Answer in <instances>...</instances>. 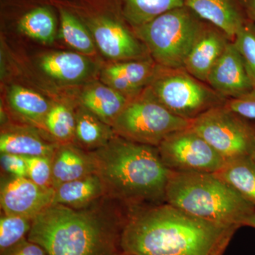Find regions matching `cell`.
Returning <instances> with one entry per match:
<instances>
[{
	"instance_id": "cell-1",
	"label": "cell",
	"mask_w": 255,
	"mask_h": 255,
	"mask_svg": "<svg viewBox=\"0 0 255 255\" xmlns=\"http://www.w3.org/2000/svg\"><path fill=\"white\" fill-rule=\"evenodd\" d=\"M237 226L199 219L164 203L130 210L121 251L131 255H223Z\"/></svg>"
},
{
	"instance_id": "cell-2",
	"label": "cell",
	"mask_w": 255,
	"mask_h": 255,
	"mask_svg": "<svg viewBox=\"0 0 255 255\" xmlns=\"http://www.w3.org/2000/svg\"><path fill=\"white\" fill-rule=\"evenodd\" d=\"M130 211L107 196L78 209L52 204L33 219L27 238L48 255H118Z\"/></svg>"
},
{
	"instance_id": "cell-3",
	"label": "cell",
	"mask_w": 255,
	"mask_h": 255,
	"mask_svg": "<svg viewBox=\"0 0 255 255\" xmlns=\"http://www.w3.org/2000/svg\"><path fill=\"white\" fill-rule=\"evenodd\" d=\"M90 152L107 197L131 210L166 203L171 172L157 147L116 135L108 144Z\"/></svg>"
},
{
	"instance_id": "cell-4",
	"label": "cell",
	"mask_w": 255,
	"mask_h": 255,
	"mask_svg": "<svg viewBox=\"0 0 255 255\" xmlns=\"http://www.w3.org/2000/svg\"><path fill=\"white\" fill-rule=\"evenodd\" d=\"M165 199L191 216L239 228L255 211L253 204L216 173L171 172Z\"/></svg>"
},
{
	"instance_id": "cell-5",
	"label": "cell",
	"mask_w": 255,
	"mask_h": 255,
	"mask_svg": "<svg viewBox=\"0 0 255 255\" xmlns=\"http://www.w3.org/2000/svg\"><path fill=\"white\" fill-rule=\"evenodd\" d=\"M204 22L184 5L132 30L157 65L179 68Z\"/></svg>"
},
{
	"instance_id": "cell-6",
	"label": "cell",
	"mask_w": 255,
	"mask_h": 255,
	"mask_svg": "<svg viewBox=\"0 0 255 255\" xmlns=\"http://www.w3.org/2000/svg\"><path fill=\"white\" fill-rule=\"evenodd\" d=\"M191 124V121L171 113L147 87L129 100L112 127L116 135L124 139L157 147L166 137L190 127Z\"/></svg>"
},
{
	"instance_id": "cell-7",
	"label": "cell",
	"mask_w": 255,
	"mask_h": 255,
	"mask_svg": "<svg viewBox=\"0 0 255 255\" xmlns=\"http://www.w3.org/2000/svg\"><path fill=\"white\" fill-rule=\"evenodd\" d=\"M147 88L171 113L189 121L225 105L228 101L184 68H167L158 65Z\"/></svg>"
},
{
	"instance_id": "cell-8",
	"label": "cell",
	"mask_w": 255,
	"mask_h": 255,
	"mask_svg": "<svg viewBox=\"0 0 255 255\" xmlns=\"http://www.w3.org/2000/svg\"><path fill=\"white\" fill-rule=\"evenodd\" d=\"M191 128L225 161L251 155L255 142V121L242 117L226 104L191 121Z\"/></svg>"
},
{
	"instance_id": "cell-9",
	"label": "cell",
	"mask_w": 255,
	"mask_h": 255,
	"mask_svg": "<svg viewBox=\"0 0 255 255\" xmlns=\"http://www.w3.org/2000/svg\"><path fill=\"white\" fill-rule=\"evenodd\" d=\"M157 149L164 166L174 173H217L226 162L191 126L166 137Z\"/></svg>"
},
{
	"instance_id": "cell-10",
	"label": "cell",
	"mask_w": 255,
	"mask_h": 255,
	"mask_svg": "<svg viewBox=\"0 0 255 255\" xmlns=\"http://www.w3.org/2000/svg\"><path fill=\"white\" fill-rule=\"evenodd\" d=\"M78 16L93 37L95 44L107 58L117 61L150 57L145 45L122 20L108 13L78 8Z\"/></svg>"
},
{
	"instance_id": "cell-11",
	"label": "cell",
	"mask_w": 255,
	"mask_h": 255,
	"mask_svg": "<svg viewBox=\"0 0 255 255\" xmlns=\"http://www.w3.org/2000/svg\"><path fill=\"white\" fill-rule=\"evenodd\" d=\"M53 188L42 187L28 177L1 176L0 204L3 214L33 219L53 203Z\"/></svg>"
},
{
	"instance_id": "cell-12",
	"label": "cell",
	"mask_w": 255,
	"mask_h": 255,
	"mask_svg": "<svg viewBox=\"0 0 255 255\" xmlns=\"http://www.w3.org/2000/svg\"><path fill=\"white\" fill-rule=\"evenodd\" d=\"M206 84L227 100L240 98L255 90L243 58L233 41L211 69Z\"/></svg>"
},
{
	"instance_id": "cell-13",
	"label": "cell",
	"mask_w": 255,
	"mask_h": 255,
	"mask_svg": "<svg viewBox=\"0 0 255 255\" xmlns=\"http://www.w3.org/2000/svg\"><path fill=\"white\" fill-rule=\"evenodd\" d=\"M232 40L219 28L204 21L188 54L183 68L205 82L211 69Z\"/></svg>"
},
{
	"instance_id": "cell-14",
	"label": "cell",
	"mask_w": 255,
	"mask_h": 255,
	"mask_svg": "<svg viewBox=\"0 0 255 255\" xmlns=\"http://www.w3.org/2000/svg\"><path fill=\"white\" fill-rule=\"evenodd\" d=\"M157 68L158 65L150 57L120 61L104 69L102 81L130 100L150 85Z\"/></svg>"
},
{
	"instance_id": "cell-15",
	"label": "cell",
	"mask_w": 255,
	"mask_h": 255,
	"mask_svg": "<svg viewBox=\"0 0 255 255\" xmlns=\"http://www.w3.org/2000/svg\"><path fill=\"white\" fill-rule=\"evenodd\" d=\"M184 5L201 20L226 33L232 41L250 19L243 0H184Z\"/></svg>"
},
{
	"instance_id": "cell-16",
	"label": "cell",
	"mask_w": 255,
	"mask_h": 255,
	"mask_svg": "<svg viewBox=\"0 0 255 255\" xmlns=\"http://www.w3.org/2000/svg\"><path fill=\"white\" fill-rule=\"evenodd\" d=\"M60 144L42 136L32 127H11L1 130V153L14 154L23 157H53Z\"/></svg>"
},
{
	"instance_id": "cell-17",
	"label": "cell",
	"mask_w": 255,
	"mask_h": 255,
	"mask_svg": "<svg viewBox=\"0 0 255 255\" xmlns=\"http://www.w3.org/2000/svg\"><path fill=\"white\" fill-rule=\"evenodd\" d=\"M96 173L91 152L73 142L60 144L52 157L53 188Z\"/></svg>"
},
{
	"instance_id": "cell-18",
	"label": "cell",
	"mask_w": 255,
	"mask_h": 255,
	"mask_svg": "<svg viewBox=\"0 0 255 255\" xmlns=\"http://www.w3.org/2000/svg\"><path fill=\"white\" fill-rule=\"evenodd\" d=\"M41 70L50 78L65 83H76L88 78L94 65L86 55L73 52H55L43 55Z\"/></svg>"
},
{
	"instance_id": "cell-19",
	"label": "cell",
	"mask_w": 255,
	"mask_h": 255,
	"mask_svg": "<svg viewBox=\"0 0 255 255\" xmlns=\"http://www.w3.org/2000/svg\"><path fill=\"white\" fill-rule=\"evenodd\" d=\"M128 101L126 96L105 84H93L81 96L82 107L111 127Z\"/></svg>"
},
{
	"instance_id": "cell-20",
	"label": "cell",
	"mask_w": 255,
	"mask_h": 255,
	"mask_svg": "<svg viewBox=\"0 0 255 255\" xmlns=\"http://www.w3.org/2000/svg\"><path fill=\"white\" fill-rule=\"evenodd\" d=\"M53 204L82 208L105 197L103 183L97 174L67 183L54 189Z\"/></svg>"
},
{
	"instance_id": "cell-21",
	"label": "cell",
	"mask_w": 255,
	"mask_h": 255,
	"mask_svg": "<svg viewBox=\"0 0 255 255\" xmlns=\"http://www.w3.org/2000/svg\"><path fill=\"white\" fill-rule=\"evenodd\" d=\"M76 128L74 143L93 152L108 144L116 135L113 128L84 107L75 113Z\"/></svg>"
},
{
	"instance_id": "cell-22",
	"label": "cell",
	"mask_w": 255,
	"mask_h": 255,
	"mask_svg": "<svg viewBox=\"0 0 255 255\" xmlns=\"http://www.w3.org/2000/svg\"><path fill=\"white\" fill-rule=\"evenodd\" d=\"M8 102L12 112L21 120L41 128H43L47 114L52 107L40 94L18 85L10 88Z\"/></svg>"
},
{
	"instance_id": "cell-23",
	"label": "cell",
	"mask_w": 255,
	"mask_h": 255,
	"mask_svg": "<svg viewBox=\"0 0 255 255\" xmlns=\"http://www.w3.org/2000/svg\"><path fill=\"white\" fill-rule=\"evenodd\" d=\"M216 174L255 207V160L251 155L226 161Z\"/></svg>"
},
{
	"instance_id": "cell-24",
	"label": "cell",
	"mask_w": 255,
	"mask_h": 255,
	"mask_svg": "<svg viewBox=\"0 0 255 255\" xmlns=\"http://www.w3.org/2000/svg\"><path fill=\"white\" fill-rule=\"evenodd\" d=\"M126 21L132 28L150 22L154 18L184 6V0H120Z\"/></svg>"
},
{
	"instance_id": "cell-25",
	"label": "cell",
	"mask_w": 255,
	"mask_h": 255,
	"mask_svg": "<svg viewBox=\"0 0 255 255\" xmlns=\"http://www.w3.org/2000/svg\"><path fill=\"white\" fill-rule=\"evenodd\" d=\"M17 27L26 36L42 43H49L54 41L56 34V19L49 7L37 6L19 18Z\"/></svg>"
},
{
	"instance_id": "cell-26",
	"label": "cell",
	"mask_w": 255,
	"mask_h": 255,
	"mask_svg": "<svg viewBox=\"0 0 255 255\" xmlns=\"http://www.w3.org/2000/svg\"><path fill=\"white\" fill-rule=\"evenodd\" d=\"M60 34L67 44L84 55L96 53L95 41L88 28L70 9L60 6Z\"/></svg>"
},
{
	"instance_id": "cell-27",
	"label": "cell",
	"mask_w": 255,
	"mask_h": 255,
	"mask_svg": "<svg viewBox=\"0 0 255 255\" xmlns=\"http://www.w3.org/2000/svg\"><path fill=\"white\" fill-rule=\"evenodd\" d=\"M76 128L75 113L64 105H53L45 119L43 129L59 144L74 142Z\"/></svg>"
},
{
	"instance_id": "cell-28",
	"label": "cell",
	"mask_w": 255,
	"mask_h": 255,
	"mask_svg": "<svg viewBox=\"0 0 255 255\" xmlns=\"http://www.w3.org/2000/svg\"><path fill=\"white\" fill-rule=\"evenodd\" d=\"M33 219L2 214L0 219V255L27 238Z\"/></svg>"
},
{
	"instance_id": "cell-29",
	"label": "cell",
	"mask_w": 255,
	"mask_h": 255,
	"mask_svg": "<svg viewBox=\"0 0 255 255\" xmlns=\"http://www.w3.org/2000/svg\"><path fill=\"white\" fill-rule=\"evenodd\" d=\"M233 42L243 58L255 90V23L248 20L238 31Z\"/></svg>"
},
{
	"instance_id": "cell-30",
	"label": "cell",
	"mask_w": 255,
	"mask_h": 255,
	"mask_svg": "<svg viewBox=\"0 0 255 255\" xmlns=\"http://www.w3.org/2000/svg\"><path fill=\"white\" fill-rule=\"evenodd\" d=\"M28 178L42 187L53 188L52 157H26Z\"/></svg>"
},
{
	"instance_id": "cell-31",
	"label": "cell",
	"mask_w": 255,
	"mask_h": 255,
	"mask_svg": "<svg viewBox=\"0 0 255 255\" xmlns=\"http://www.w3.org/2000/svg\"><path fill=\"white\" fill-rule=\"evenodd\" d=\"M1 168L5 175L14 177H28L26 157L14 154L1 153Z\"/></svg>"
},
{
	"instance_id": "cell-32",
	"label": "cell",
	"mask_w": 255,
	"mask_h": 255,
	"mask_svg": "<svg viewBox=\"0 0 255 255\" xmlns=\"http://www.w3.org/2000/svg\"><path fill=\"white\" fill-rule=\"evenodd\" d=\"M226 105L242 117L255 121V90L240 98L228 100Z\"/></svg>"
},
{
	"instance_id": "cell-33",
	"label": "cell",
	"mask_w": 255,
	"mask_h": 255,
	"mask_svg": "<svg viewBox=\"0 0 255 255\" xmlns=\"http://www.w3.org/2000/svg\"><path fill=\"white\" fill-rule=\"evenodd\" d=\"M0 255H48L40 245L28 241V238L20 242L11 249Z\"/></svg>"
},
{
	"instance_id": "cell-34",
	"label": "cell",
	"mask_w": 255,
	"mask_h": 255,
	"mask_svg": "<svg viewBox=\"0 0 255 255\" xmlns=\"http://www.w3.org/2000/svg\"><path fill=\"white\" fill-rule=\"evenodd\" d=\"M248 17L255 23V0H243Z\"/></svg>"
},
{
	"instance_id": "cell-35",
	"label": "cell",
	"mask_w": 255,
	"mask_h": 255,
	"mask_svg": "<svg viewBox=\"0 0 255 255\" xmlns=\"http://www.w3.org/2000/svg\"><path fill=\"white\" fill-rule=\"evenodd\" d=\"M243 226H248V227L255 228V211L246 220Z\"/></svg>"
},
{
	"instance_id": "cell-36",
	"label": "cell",
	"mask_w": 255,
	"mask_h": 255,
	"mask_svg": "<svg viewBox=\"0 0 255 255\" xmlns=\"http://www.w3.org/2000/svg\"><path fill=\"white\" fill-rule=\"evenodd\" d=\"M251 156L255 160V142L254 147H253V151H252Z\"/></svg>"
},
{
	"instance_id": "cell-37",
	"label": "cell",
	"mask_w": 255,
	"mask_h": 255,
	"mask_svg": "<svg viewBox=\"0 0 255 255\" xmlns=\"http://www.w3.org/2000/svg\"><path fill=\"white\" fill-rule=\"evenodd\" d=\"M118 255H131L127 254V253H123V252H122V253H119V254Z\"/></svg>"
}]
</instances>
